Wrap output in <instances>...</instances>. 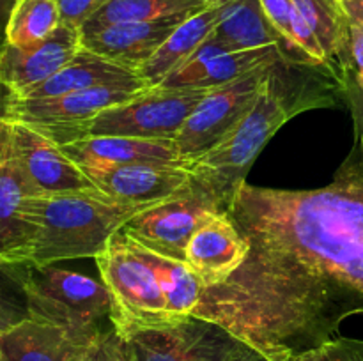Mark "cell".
<instances>
[{
	"label": "cell",
	"instance_id": "obj_14",
	"mask_svg": "<svg viewBox=\"0 0 363 361\" xmlns=\"http://www.w3.org/2000/svg\"><path fill=\"white\" fill-rule=\"evenodd\" d=\"M80 48V28L64 23L34 48H14L4 42L0 55V80L6 94L20 98L39 87L73 60Z\"/></svg>",
	"mask_w": 363,
	"mask_h": 361
},
{
	"label": "cell",
	"instance_id": "obj_26",
	"mask_svg": "<svg viewBox=\"0 0 363 361\" xmlns=\"http://www.w3.org/2000/svg\"><path fill=\"white\" fill-rule=\"evenodd\" d=\"M215 0H110L82 28H96L123 21H151L194 14ZM80 28V30H82Z\"/></svg>",
	"mask_w": 363,
	"mask_h": 361
},
{
	"label": "cell",
	"instance_id": "obj_4",
	"mask_svg": "<svg viewBox=\"0 0 363 361\" xmlns=\"http://www.w3.org/2000/svg\"><path fill=\"white\" fill-rule=\"evenodd\" d=\"M25 296L28 317L52 322L80 336H98L110 321L112 297L103 282L55 265L13 268Z\"/></svg>",
	"mask_w": 363,
	"mask_h": 361
},
{
	"label": "cell",
	"instance_id": "obj_6",
	"mask_svg": "<svg viewBox=\"0 0 363 361\" xmlns=\"http://www.w3.org/2000/svg\"><path fill=\"white\" fill-rule=\"evenodd\" d=\"M149 87L144 78L99 85L48 99H16L4 96L2 119L27 124L59 145L85 137L94 117L112 106L137 98Z\"/></svg>",
	"mask_w": 363,
	"mask_h": 361
},
{
	"label": "cell",
	"instance_id": "obj_20",
	"mask_svg": "<svg viewBox=\"0 0 363 361\" xmlns=\"http://www.w3.org/2000/svg\"><path fill=\"white\" fill-rule=\"evenodd\" d=\"M94 338L25 315L18 321L4 322L0 361H69L80 347Z\"/></svg>",
	"mask_w": 363,
	"mask_h": 361
},
{
	"label": "cell",
	"instance_id": "obj_31",
	"mask_svg": "<svg viewBox=\"0 0 363 361\" xmlns=\"http://www.w3.org/2000/svg\"><path fill=\"white\" fill-rule=\"evenodd\" d=\"M342 103L347 106L353 119L354 138L363 144V88L358 87L353 80L342 81V91H340Z\"/></svg>",
	"mask_w": 363,
	"mask_h": 361
},
{
	"label": "cell",
	"instance_id": "obj_1",
	"mask_svg": "<svg viewBox=\"0 0 363 361\" xmlns=\"http://www.w3.org/2000/svg\"><path fill=\"white\" fill-rule=\"evenodd\" d=\"M250 241L247 262L206 287L191 315L229 329L268 361L301 356L363 311V144L354 138L333 180L279 190L245 180L227 204Z\"/></svg>",
	"mask_w": 363,
	"mask_h": 361
},
{
	"label": "cell",
	"instance_id": "obj_2",
	"mask_svg": "<svg viewBox=\"0 0 363 361\" xmlns=\"http://www.w3.org/2000/svg\"><path fill=\"white\" fill-rule=\"evenodd\" d=\"M342 84L330 71L280 59L247 115L213 151L190 165L199 186L229 204L252 163L284 124L307 110L342 103Z\"/></svg>",
	"mask_w": 363,
	"mask_h": 361
},
{
	"label": "cell",
	"instance_id": "obj_8",
	"mask_svg": "<svg viewBox=\"0 0 363 361\" xmlns=\"http://www.w3.org/2000/svg\"><path fill=\"white\" fill-rule=\"evenodd\" d=\"M206 94L208 91L202 88L151 87L137 98L94 117L85 137H135L176 142L186 119Z\"/></svg>",
	"mask_w": 363,
	"mask_h": 361
},
{
	"label": "cell",
	"instance_id": "obj_27",
	"mask_svg": "<svg viewBox=\"0 0 363 361\" xmlns=\"http://www.w3.org/2000/svg\"><path fill=\"white\" fill-rule=\"evenodd\" d=\"M259 2L273 27L286 38L294 52L300 53L311 66L330 71L328 60L318 38L293 0H259Z\"/></svg>",
	"mask_w": 363,
	"mask_h": 361
},
{
	"label": "cell",
	"instance_id": "obj_11",
	"mask_svg": "<svg viewBox=\"0 0 363 361\" xmlns=\"http://www.w3.org/2000/svg\"><path fill=\"white\" fill-rule=\"evenodd\" d=\"M0 142L9 147L14 161L32 188L43 197L77 191H101L62 145L16 120H0Z\"/></svg>",
	"mask_w": 363,
	"mask_h": 361
},
{
	"label": "cell",
	"instance_id": "obj_15",
	"mask_svg": "<svg viewBox=\"0 0 363 361\" xmlns=\"http://www.w3.org/2000/svg\"><path fill=\"white\" fill-rule=\"evenodd\" d=\"M282 59L275 46L247 52H229L211 39L204 42L183 66L169 74L156 88H211L236 81L252 71L273 66Z\"/></svg>",
	"mask_w": 363,
	"mask_h": 361
},
{
	"label": "cell",
	"instance_id": "obj_3",
	"mask_svg": "<svg viewBox=\"0 0 363 361\" xmlns=\"http://www.w3.org/2000/svg\"><path fill=\"white\" fill-rule=\"evenodd\" d=\"M147 207L151 205L119 204L103 191L35 195L30 198V214L38 236L25 268L96 257L131 218Z\"/></svg>",
	"mask_w": 363,
	"mask_h": 361
},
{
	"label": "cell",
	"instance_id": "obj_28",
	"mask_svg": "<svg viewBox=\"0 0 363 361\" xmlns=\"http://www.w3.org/2000/svg\"><path fill=\"white\" fill-rule=\"evenodd\" d=\"M69 361H128V354L123 338L112 326L99 333L92 342L80 347Z\"/></svg>",
	"mask_w": 363,
	"mask_h": 361
},
{
	"label": "cell",
	"instance_id": "obj_18",
	"mask_svg": "<svg viewBox=\"0 0 363 361\" xmlns=\"http://www.w3.org/2000/svg\"><path fill=\"white\" fill-rule=\"evenodd\" d=\"M66 154L82 168H113L126 165L188 166L176 142L135 137H85L62 145ZM190 168V166H188Z\"/></svg>",
	"mask_w": 363,
	"mask_h": 361
},
{
	"label": "cell",
	"instance_id": "obj_32",
	"mask_svg": "<svg viewBox=\"0 0 363 361\" xmlns=\"http://www.w3.org/2000/svg\"><path fill=\"white\" fill-rule=\"evenodd\" d=\"M350 67L347 80H353L363 88V27L353 20L350 23Z\"/></svg>",
	"mask_w": 363,
	"mask_h": 361
},
{
	"label": "cell",
	"instance_id": "obj_16",
	"mask_svg": "<svg viewBox=\"0 0 363 361\" xmlns=\"http://www.w3.org/2000/svg\"><path fill=\"white\" fill-rule=\"evenodd\" d=\"M190 14L151 21H123L96 28H82V46L113 64L140 71L177 25Z\"/></svg>",
	"mask_w": 363,
	"mask_h": 361
},
{
	"label": "cell",
	"instance_id": "obj_25",
	"mask_svg": "<svg viewBox=\"0 0 363 361\" xmlns=\"http://www.w3.org/2000/svg\"><path fill=\"white\" fill-rule=\"evenodd\" d=\"M60 9L57 0H14L6 27V45L34 48L59 28Z\"/></svg>",
	"mask_w": 363,
	"mask_h": 361
},
{
	"label": "cell",
	"instance_id": "obj_24",
	"mask_svg": "<svg viewBox=\"0 0 363 361\" xmlns=\"http://www.w3.org/2000/svg\"><path fill=\"white\" fill-rule=\"evenodd\" d=\"M133 243L137 244L138 251L144 255L145 260L156 271L160 285L163 289V296H165L167 310L177 317L194 314L206 289L202 280L191 271V268L184 260H176V258L155 253L138 244L135 239Z\"/></svg>",
	"mask_w": 363,
	"mask_h": 361
},
{
	"label": "cell",
	"instance_id": "obj_9",
	"mask_svg": "<svg viewBox=\"0 0 363 361\" xmlns=\"http://www.w3.org/2000/svg\"><path fill=\"white\" fill-rule=\"evenodd\" d=\"M223 211H227L223 202L195 183L186 193L138 212L123 230L147 250L186 262V248L194 234Z\"/></svg>",
	"mask_w": 363,
	"mask_h": 361
},
{
	"label": "cell",
	"instance_id": "obj_23",
	"mask_svg": "<svg viewBox=\"0 0 363 361\" xmlns=\"http://www.w3.org/2000/svg\"><path fill=\"white\" fill-rule=\"evenodd\" d=\"M318 38L330 71L342 84L350 78V16L342 0H293Z\"/></svg>",
	"mask_w": 363,
	"mask_h": 361
},
{
	"label": "cell",
	"instance_id": "obj_34",
	"mask_svg": "<svg viewBox=\"0 0 363 361\" xmlns=\"http://www.w3.org/2000/svg\"><path fill=\"white\" fill-rule=\"evenodd\" d=\"M247 361H268V360H266L264 356H261V354H259V353H255L254 356H252V357H248Z\"/></svg>",
	"mask_w": 363,
	"mask_h": 361
},
{
	"label": "cell",
	"instance_id": "obj_21",
	"mask_svg": "<svg viewBox=\"0 0 363 361\" xmlns=\"http://www.w3.org/2000/svg\"><path fill=\"white\" fill-rule=\"evenodd\" d=\"M223 2L225 0H215L204 9L190 14L183 23L177 25L170 38L160 46L158 52L138 71V74L147 81L149 87H156V85L162 84L172 71L183 66L211 38L213 30L220 20Z\"/></svg>",
	"mask_w": 363,
	"mask_h": 361
},
{
	"label": "cell",
	"instance_id": "obj_7",
	"mask_svg": "<svg viewBox=\"0 0 363 361\" xmlns=\"http://www.w3.org/2000/svg\"><path fill=\"white\" fill-rule=\"evenodd\" d=\"M121 338L128 361H247L257 353L218 322L197 315Z\"/></svg>",
	"mask_w": 363,
	"mask_h": 361
},
{
	"label": "cell",
	"instance_id": "obj_35",
	"mask_svg": "<svg viewBox=\"0 0 363 361\" xmlns=\"http://www.w3.org/2000/svg\"><path fill=\"white\" fill-rule=\"evenodd\" d=\"M363 0H342L344 6H350V4H360Z\"/></svg>",
	"mask_w": 363,
	"mask_h": 361
},
{
	"label": "cell",
	"instance_id": "obj_10",
	"mask_svg": "<svg viewBox=\"0 0 363 361\" xmlns=\"http://www.w3.org/2000/svg\"><path fill=\"white\" fill-rule=\"evenodd\" d=\"M272 66L252 71L236 81L208 91L177 134L179 156L188 166L222 144L254 106Z\"/></svg>",
	"mask_w": 363,
	"mask_h": 361
},
{
	"label": "cell",
	"instance_id": "obj_5",
	"mask_svg": "<svg viewBox=\"0 0 363 361\" xmlns=\"http://www.w3.org/2000/svg\"><path fill=\"white\" fill-rule=\"evenodd\" d=\"M94 260L112 297L110 321L119 336L183 319L167 310L156 271L124 230L108 241Z\"/></svg>",
	"mask_w": 363,
	"mask_h": 361
},
{
	"label": "cell",
	"instance_id": "obj_13",
	"mask_svg": "<svg viewBox=\"0 0 363 361\" xmlns=\"http://www.w3.org/2000/svg\"><path fill=\"white\" fill-rule=\"evenodd\" d=\"M84 170L106 197L126 205H156L195 186L188 166L126 165Z\"/></svg>",
	"mask_w": 363,
	"mask_h": 361
},
{
	"label": "cell",
	"instance_id": "obj_12",
	"mask_svg": "<svg viewBox=\"0 0 363 361\" xmlns=\"http://www.w3.org/2000/svg\"><path fill=\"white\" fill-rule=\"evenodd\" d=\"M39 195L28 184L9 147L0 142V262L4 269L25 268L34 250L38 225L30 198Z\"/></svg>",
	"mask_w": 363,
	"mask_h": 361
},
{
	"label": "cell",
	"instance_id": "obj_33",
	"mask_svg": "<svg viewBox=\"0 0 363 361\" xmlns=\"http://www.w3.org/2000/svg\"><path fill=\"white\" fill-rule=\"evenodd\" d=\"M344 9H346L350 20L357 21L358 25H362V27H363V2L350 4V6H344Z\"/></svg>",
	"mask_w": 363,
	"mask_h": 361
},
{
	"label": "cell",
	"instance_id": "obj_22",
	"mask_svg": "<svg viewBox=\"0 0 363 361\" xmlns=\"http://www.w3.org/2000/svg\"><path fill=\"white\" fill-rule=\"evenodd\" d=\"M138 78L142 76L137 71H131L128 67L119 66V64L110 62V60L103 59V57L96 55L91 50L82 46L77 57L69 60L59 73H55L45 84L32 88L30 92L16 99L59 98V96L71 94V92L99 87V85L138 80ZM11 98H14V96H11Z\"/></svg>",
	"mask_w": 363,
	"mask_h": 361
},
{
	"label": "cell",
	"instance_id": "obj_30",
	"mask_svg": "<svg viewBox=\"0 0 363 361\" xmlns=\"http://www.w3.org/2000/svg\"><path fill=\"white\" fill-rule=\"evenodd\" d=\"M60 9V21L69 27L82 28L110 0H57Z\"/></svg>",
	"mask_w": 363,
	"mask_h": 361
},
{
	"label": "cell",
	"instance_id": "obj_29",
	"mask_svg": "<svg viewBox=\"0 0 363 361\" xmlns=\"http://www.w3.org/2000/svg\"><path fill=\"white\" fill-rule=\"evenodd\" d=\"M300 361H363V340L335 336L301 356Z\"/></svg>",
	"mask_w": 363,
	"mask_h": 361
},
{
	"label": "cell",
	"instance_id": "obj_17",
	"mask_svg": "<svg viewBox=\"0 0 363 361\" xmlns=\"http://www.w3.org/2000/svg\"><path fill=\"white\" fill-rule=\"evenodd\" d=\"M252 244L227 211L206 222L186 248V264L206 287L225 283L247 262Z\"/></svg>",
	"mask_w": 363,
	"mask_h": 361
},
{
	"label": "cell",
	"instance_id": "obj_19",
	"mask_svg": "<svg viewBox=\"0 0 363 361\" xmlns=\"http://www.w3.org/2000/svg\"><path fill=\"white\" fill-rule=\"evenodd\" d=\"M209 39L229 52L275 46L282 52V59L287 62L311 66L273 27L259 0H225L218 23Z\"/></svg>",
	"mask_w": 363,
	"mask_h": 361
}]
</instances>
